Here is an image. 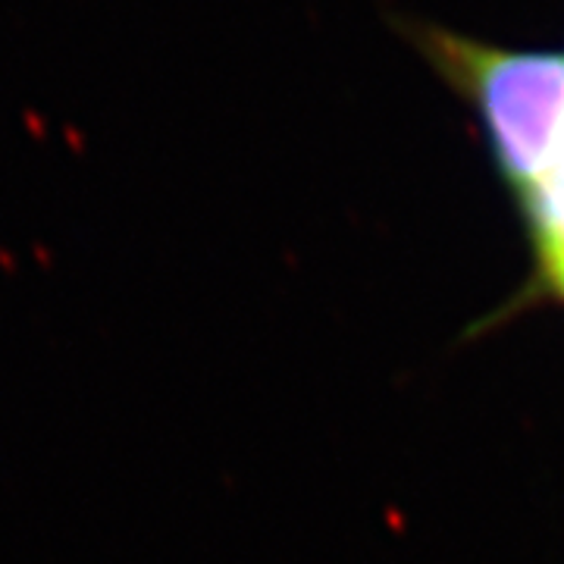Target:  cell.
<instances>
[{
	"mask_svg": "<svg viewBox=\"0 0 564 564\" xmlns=\"http://www.w3.org/2000/svg\"><path fill=\"white\" fill-rule=\"evenodd\" d=\"M536 292H543L545 299H555L564 304V261L555 263H536Z\"/></svg>",
	"mask_w": 564,
	"mask_h": 564,
	"instance_id": "3",
	"label": "cell"
},
{
	"mask_svg": "<svg viewBox=\"0 0 564 564\" xmlns=\"http://www.w3.org/2000/svg\"><path fill=\"white\" fill-rule=\"evenodd\" d=\"M521 198L536 263L564 261V139Z\"/></svg>",
	"mask_w": 564,
	"mask_h": 564,
	"instance_id": "2",
	"label": "cell"
},
{
	"mask_svg": "<svg viewBox=\"0 0 564 564\" xmlns=\"http://www.w3.org/2000/svg\"><path fill=\"white\" fill-rule=\"evenodd\" d=\"M399 29L474 107L499 176L524 195L564 139V54L484 44L423 20Z\"/></svg>",
	"mask_w": 564,
	"mask_h": 564,
	"instance_id": "1",
	"label": "cell"
}]
</instances>
